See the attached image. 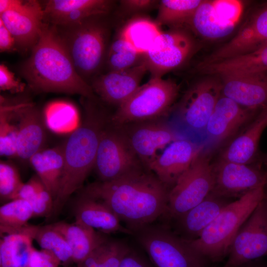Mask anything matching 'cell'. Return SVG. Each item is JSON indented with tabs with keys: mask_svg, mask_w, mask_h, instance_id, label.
<instances>
[{
	"mask_svg": "<svg viewBox=\"0 0 267 267\" xmlns=\"http://www.w3.org/2000/svg\"><path fill=\"white\" fill-rule=\"evenodd\" d=\"M232 201L210 193L199 204L183 215L161 222L168 225L177 234L188 241L199 237L204 230Z\"/></svg>",
	"mask_w": 267,
	"mask_h": 267,
	"instance_id": "cell-20",
	"label": "cell"
},
{
	"mask_svg": "<svg viewBox=\"0 0 267 267\" xmlns=\"http://www.w3.org/2000/svg\"><path fill=\"white\" fill-rule=\"evenodd\" d=\"M210 154L204 150L170 190L165 214L159 220L165 222L177 218L201 202L213 187Z\"/></svg>",
	"mask_w": 267,
	"mask_h": 267,
	"instance_id": "cell-9",
	"label": "cell"
},
{
	"mask_svg": "<svg viewBox=\"0 0 267 267\" xmlns=\"http://www.w3.org/2000/svg\"><path fill=\"white\" fill-rule=\"evenodd\" d=\"M16 44L13 36L0 20V50L1 52L10 51Z\"/></svg>",
	"mask_w": 267,
	"mask_h": 267,
	"instance_id": "cell-45",
	"label": "cell"
},
{
	"mask_svg": "<svg viewBox=\"0 0 267 267\" xmlns=\"http://www.w3.org/2000/svg\"><path fill=\"white\" fill-rule=\"evenodd\" d=\"M39 226L29 225L21 232L6 234L0 240V267H27L32 241Z\"/></svg>",
	"mask_w": 267,
	"mask_h": 267,
	"instance_id": "cell-30",
	"label": "cell"
},
{
	"mask_svg": "<svg viewBox=\"0 0 267 267\" xmlns=\"http://www.w3.org/2000/svg\"><path fill=\"white\" fill-rule=\"evenodd\" d=\"M45 126L58 134L72 133L80 125L78 111L71 103L62 100L48 103L44 109Z\"/></svg>",
	"mask_w": 267,
	"mask_h": 267,
	"instance_id": "cell-32",
	"label": "cell"
},
{
	"mask_svg": "<svg viewBox=\"0 0 267 267\" xmlns=\"http://www.w3.org/2000/svg\"><path fill=\"white\" fill-rule=\"evenodd\" d=\"M104 16L90 17L68 26H56L77 73L88 84L106 58L108 29L101 19Z\"/></svg>",
	"mask_w": 267,
	"mask_h": 267,
	"instance_id": "cell-7",
	"label": "cell"
},
{
	"mask_svg": "<svg viewBox=\"0 0 267 267\" xmlns=\"http://www.w3.org/2000/svg\"><path fill=\"white\" fill-rule=\"evenodd\" d=\"M31 49L21 71L33 90L96 99L91 86L77 73L56 26L43 21L39 39Z\"/></svg>",
	"mask_w": 267,
	"mask_h": 267,
	"instance_id": "cell-2",
	"label": "cell"
},
{
	"mask_svg": "<svg viewBox=\"0 0 267 267\" xmlns=\"http://www.w3.org/2000/svg\"><path fill=\"white\" fill-rule=\"evenodd\" d=\"M266 186L267 187V184L266 185ZM265 197L267 198V189L265 187Z\"/></svg>",
	"mask_w": 267,
	"mask_h": 267,
	"instance_id": "cell-48",
	"label": "cell"
},
{
	"mask_svg": "<svg viewBox=\"0 0 267 267\" xmlns=\"http://www.w3.org/2000/svg\"><path fill=\"white\" fill-rule=\"evenodd\" d=\"M147 69L142 62L131 68L108 71L94 78L91 86L104 102L118 107L128 99L140 86Z\"/></svg>",
	"mask_w": 267,
	"mask_h": 267,
	"instance_id": "cell-21",
	"label": "cell"
},
{
	"mask_svg": "<svg viewBox=\"0 0 267 267\" xmlns=\"http://www.w3.org/2000/svg\"><path fill=\"white\" fill-rule=\"evenodd\" d=\"M34 239L42 249L52 253L62 262L72 260V250L64 236L51 224L39 226Z\"/></svg>",
	"mask_w": 267,
	"mask_h": 267,
	"instance_id": "cell-37",
	"label": "cell"
},
{
	"mask_svg": "<svg viewBox=\"0 0 267 267\" xmlns=\"http://www.w3.org/2000/svg\"><path fill=\"white\" fill-rule=\"evenodd\" d=\"M44 187V185L38 176H34L26 183H23L13 200L20 199L29 202Z\"/></svg>",
	"mask_w": 267,
	"mask_h": 267,
	"instance_id": "cell-43",
	"label": "cell"
},
{
	"mask_svg": "<svg viewBox=\"0 0 267 267\" xmlns=\"http://www.w3.org/2000/svg\"><path fill=\"white\" fill-rule=\"evenodd\" d=\"M18 124L17 157L29 161L36 153L42 150L45 132L44 116L31 103L19 102L12 111Z\"/></svg>",
	"mask_w": 267,
	"mask_h": 267,
	"instance_id": "cell-22",
	"label": "cell"
},
{
	"mask_svg": "<svg viewBox=\"0 0 267 267\" xmlns=\"http://www.w3.org/2000/svg\"><path fill=\"white\" fill-rule=\"evenodd\" d=\"M143 166L122 132L110 122L101 134L93 167L99 181L116 179Z\"/></svg>",
	"mask_w": 267,
	"mask_h": 267,
	"instance_id": "cell-10",
	"label": "cell"
},
{
	"mask_svg": "<svg viewBox=\"0 0 267 267\" xmlns=\"http://www.w3.org/2000/svg\"><path fill=\"white\" fill-rule=\"evenodd\" d=\"M60 262L50 252L33 247L27 267H57Z\"/></svg>",
	"mask_w": 267,
	"mask_h": 267,
	"instance_id": "cell-40",
	"label": "cell"
},
{
	"mask_svg": "<svg viewBox=\"0 0 267 267\" xmlns=\"http://www.w3.org/2000/svg\"><path fill=\"white\" fill-rule=\"evenodd\" d=\"M263 162H264V164L267 167V155H266L265 156H264V159H263Z\"/></svg>",
	"mask_w": 267,
	"mask_h": 267,
	"instance_id": "cell-47",
	"label": "cell"
},
{
	"mask_svg": "<svg viewBox=\"0 0 267 267\" xmlns=\"http://www.w3.org/2000/svg\"><path fill=\"white\" fill-rule=\"evenodd\" d=\"M157 3L152 0H124L120 1L121 7L124 11L132 13L149 10Z\"/></svg>",
	"mask_w": 267,
	"mask_h": 267,
	"instance_id": "cell-44",
	"label": "cell"
},
{
	"mask_svg": "<svg viewBox=\"0 0 267 267\" xmlns=\"http://www.w3.org/2000/svg\"><path fill=\"white\" fill-rule=\"evenodd\" d=\"M0 20L20 47H32L38 41L43 24L44 11L36 0H1Z\"/></svg>",
	"mask_w": 267,
	"mask_h": 267,
	"instance_id": "cell-18",
	"label": "cell"
},
{
	"mask_svg": "<svg viewBox=\"0 0 267 267\" xmlns=\"http://www.w3.org/2000/svg\"><path fill=\"white\" fill-rule=\"evenodd\" d=\"M260 111L244 107L222 94L207 124L204 150L211 154L225 143H229Z\"/></svg>",
	"mask_w": 267,
	"mask_h": 267,
	"instance_id": "cell-13",
	"label": "cell"
},
{
	"mask_svg": "<svg viewBox=\"0 0 267 267\" xmlns=\"http://www.w3.org/2000/svg\"><path fill=\"white\" fill-rule=\"evenodd\" d=\"M116 127L125 135L142 164L148 169L169 144L183 138L167 121L163 119Z\"/></svg>",
	"mask_w": 267,
	"mask_h": 267,
	"instance_id": "cell-14",
	"label": "cell"
},
{
	"mask_svg": "<svg viewBox=\"0 0 267 267\" xmlns=\"http://www.w3.org/2000/svg\"><path fill=\"white\" fill-rule=\"evenodd\" d=\"M76 222L105 234L120 233L133 235L114 212L102 201L82 193L74 207Z\"/></svg>",
	"mask_w": 267,
	"mask_h": 267,
	"instance_id": "cell-26",
	"label": "cell"
},
{
	"mask_svg": "<svg viewBox=\"0 0 267 267\" xmlns=\"http://www.w3.org/2000/svg\"><path fill=\"white\" fill-rule=\"evenodd\" d=\"M222 94L221 78L206 75L186 91L171 111L168 123L182 138L203 143L208 120Z\"/></svg>",
	"mask_w": 267,
	"mask_h": 267,
	"instance_id": "cell-4",
	"label": "cell"
},
{
	"mask_svg": "<svg viewBox=\"0 0 267 267\" xmlns=\"http://www.w3.org/2000/svg\"><path fill=\"white\" fill-rule=\"evenodd\" d=\"M9 115L0 112V154L1 156L12 158L17 157V125L10 122Z\"/></svg>",
	"mask_w": 267,
	"mask_h": 267,
	"instance_id": "cell-39",
	"label": "cell"
},
{
	"mask_svg": "<svg viewBox=\"0 0 267 267\" xmlns=\"http://www.w3.org/2000/svg\"><path fill=\"white\" fill-rule=\"evenodd\" d=\"M65 238L72 251V260L82 263L96 247L109 237L107 234L75 222L51 224Z\"/></svg>",
	"mask_w": 267,
	"mask_h": 267,
	"instance_id": "cell-28",
	"label": "cell"
},
{
	"mask_svg": "<svg viewBox=\"0 0 267 267\" xmlns=\"http://www.w3.org/2000/svg\"><path fill=\"white\" fill-rule=\"evenodd\" d=\"M267 45V2L253 7L236 35L198 65L217 62L256 51Z\"/></svg>",
	"mask_w": 267,
	"mask_h": 267,
	"instance_id": "cell-12",
	"label": "cell"
},
{
	"mask_svg": "<svg viewBox=\"0 0 267 267\" xmlns=\"http://www.w3.org/2000/svg\"><path fill=\"white\" fill-rule=\"evenodd\" d=\"M267 256V198L260 201L241 225L222 267H234Z\"/></svg>",
	"mask_w": 267,
	"mask_h": 267,
	"instance_id": "cell-11",
	"label": "cell"
},
{
	"mask_svg": "<svg viewBox=\"0 0 267 267\" xmlns=\"http://www.w3.org/2000/svg\"><path fill=\"white\" fill-rule=\"evenodd\" d=\"M265 186L253 190L227 205L192 245L212 263L227 257L241 225L265 196Z\"/></svg>",
	"mask_w": 267,
	"mask_h": 267,
	"instance_id": "cell-6",
	"label": "cell"
},
{
	"mask_svg": "<svg viewBox=\"0 0 267 267\" xmlns=\"http://www.w3.org/2000/svg\"><path fill=\"white\" fill-rule=\"evenodd\" d=\"M204 149L203 143L180 138L169 144L148 169L170 190Z\"/></svg>",
	"mask_w": 267,
	"mask_h": 267,
	"instance_id": "cell-19",
	"label": "cell"
},
{
	"mask_svg": "<svg viewBox=\"0 0 267 267\" xmlns=\"http://www.w3.org/2000/svg\"><path fill=\"white\" fill-rule=\"evenodd\" d=\"M112 1L106 0H50L43 8V21L65 27L88 18L107 14Z\"/></svg>",
	"mask_w": 267,
	"mask_h": 267,
	"instance_id": "cell-23",
	"label": "cell"
},
{
	"mask_svg": "<svg viewBox=\"0 0 267 267\" xmlns=\"http://www.w3.org/2000/svg\"><path fill=\"white\" fill-rule=\"evenodd\" d=\"M195 47V42L187 31L183 28H171L161 32L144 54L143 62L152 77L162 78L184 63Z\"/></svg>",
	"mask_w": 267,
	"mask_h": 267,
	"instance_id": "cell-15",
	"label": "cell"
},
{
	"mask_svg": "<svg viewBox=\"0 0 267 267\" xmlns=\"http://www.w3.org/2000/svg\"><path fill=\"white\" fill-rule=\"evenodd\" d=\"M169 192L143 166L112 180L92 182L82 193L102 201L133 231L158 221L165 214Z\"/></svg>",
	"mask_w": 267,
	"mask_h": 267,
	"instance_id": "cell-1",
	"label": "cell"
},
{
	"mask_svg": "<svg viewBox=\"0 0 267 267\" xmlns=\"http://www.w3.org/2000/svg\"><path fill=\"white\" fill-rule=\"evenodd\" d=\"M32 217H34L33 208L26 200L17 199L4 204L0 208V234L25 230Z\"/></svg>",
	"mask_w": 267,
	"mask_h": 267,
	"instance_id": "cell-35",
	"label": "cell"
},
{
	"mask_svg": "<svg viewBox=\"0 0 267 267\" xmlns=\"http://www.w3.org/2000/svg\"><path fill=\"white\" fill-rule=\"evenodd\" d=\"M219 77L223 96L250 109L267 107V72Z\"/></svg>",
	"mask_w": 267,
	"mask_h": 267,
	"instance_id": "cell-24",
	"label": "cell"
},
{
	"mask_svg": "<svg viewBox=\"0 0 267 267\" xmlns=\"http://www.w3.org/2000/svg\"><path fill=\"white\" fill-rule=\"evenodd\" d=\"M119 267H155L149 258L140 250L131 244L129 250L123 258Z\"/></svg>",
	"mask_w": 267,
	"mask_h": 267,
	"instance_id": "cell-41",
	"label": "cell"
},
{
	"mask_svg": "<svg viewBox=\"0 0 267 267\" xmlns=\"http://www.w3.org/2000/svg\"><path fill=\"white\" fill-rule=\"evenodd\" d=\"M201 75L219 77L236 76L267 72V45L248 54L217 62L197 65Z\"/></svg>",
	"mask_w": 267,
	"mask_h": 267,
	"instance_id": "cell-27",
	"label": "cell"
},
{
	"mask_svg": "<svg viewBox=\"0 0 267 267\" xmlns=\"http://www.w3.org/2000/svg\"><path fill=\"white\" fill-rule=\"evenodd\" d=\"M267 127V107L260 111L251 123L222 151L219 158L244 164H254L259 157V144Z\"/></svg>",
	"mask_w": 267,
	"mask_h": 267,
	"instance_id": "cell-25",
	"label": "cell"
},
{
	"mask_svg": "<svg viewBox=\"0 0 267 267\" xmlns=\"http://www.w3.org/2000/svg\"><path fill=\"white\" fill-rule=\"evenodd\" d=\"M130 246L125 239L109 237L80 264L82 267H119Z\"/></svg>",
	"mask_w": 267,
	"mask_h": 267,
	"instance_id": "cell-34",
	"label": "cell"
},
{
	"mask_svg": "<svg viewBox=\"0 0 267 267\" xmlns=\"http://www.w3.org/2000/svg\"><path fill=\"white\" fill-rule=\"evenodd\" d=\"M243 9L241 1L203 0L187 25L204 39H220L232 33Z\"/></svg>",
	"mask_w": 267,
	"mask_h": 267,
	"instance_id": "cell-17",
	"label": "cell"
},
{
	"mask_svg": "<svg viewBox=\"0 0 267 267\" xmlns=\"http://www.w3.org/2000/svg\"><path fill=\"white\" fill-rule=\"evenodd\" d=\"M213 187L211 193L224 198H239L267 184V171L259 164H244L222 159L212 163Z\"/></svg>",
	"mask_w": 267,
	"mask_h": 267,
	"instance_id": "cell-16",
	"label": "cell"
},
{
	"mask_svg": "<svg viewBox=\"0 0 267 267\" xmlns=\"http://www.w3.org/2000/svg\"><path fill=\"white\" fill-rule=\"evenodd\" d=\"M203 0H162L159 3L156 22L171 28L187 25Z\"/></svg>",
	"mask_w": 267,
	"mask_h": 267,
	"instance_id": "cell-33",
	"label": "cell"
},
{
	"mask_svg": "<svg viewBox=\"0 0 267 267\" xmlns=\"http://www.w3.org/2000/svg\"><path fill=\"white\" fill-rule=\"evenodd\" d=\"M134 240L155 267H213L189 241L157 221L132 231Z\"/></svg>",
	"mask_w": 267,
	"mask_h": 267,
	"instance_id": "cell-5",
	"label": "cell"
},
{
	"mask_svg": "<svg viewBox=\"0 0 267 267\" xmlns=\"http://www.w3.org/2000/svg\"><path fill=\"white\" fill-rule=\"evenodd\" d=\"M179 90L170 79L151 77L111 115V123L127 124L162 119L168 116Z\"/></svg>",
	"mask_w": 267,
	"mask_h": 267,
	"instance_id": "cell-8",
	"label": "cell"
},
{
	"mask_svg": "<svg viewBox=\"0 0 267 267\" xmlns=\"http://www.w3.org/2000/svg\"><path fill=\"white\" fill-rule=\"evenodd\" d=\"M25 85L21 83L7 67L3 64L0 65V89L12 93L20 92L24 89Z\"/></svg>",
	"mask_w": 267,
	"mask_h": 267,
	"instance_id": "cell-42",
	"label": "cell"
},
{
	"mask_svg": "<svg viewBox=\"0 0 267 267\" xmlns=\"http://www.w3.org/2000/svg\"><path fill=\"white\" fill-rule=\"evenodd\" d=\"M162 32L156 21L140 17L129 21L119 33L135 50L144 54Z\"/></svg>",
	"mask_w": 267,
	"mask_h": 267,
	"instance_id": "cell-31",
	"label": "cell"
},
{
	"mask_svg": "<svg viewBox=\"0 0 267 267\" xmlns=\"http://www.w3.org/2000/svg\"><path fill=\"white\" fill-rule=\"evenodd\" d=\"M234 267H267V262L261 258L247 262Z\"/></svg>",
	"mask_w": 267,
	"mask_h": 267,
	"instance_id": "cell-46",
	"label": "cell"
},
{
	"mask_svg": "<svg viewBox=\"0 0 267 267\" xmlns=\"http://www.w3.org/2000/svg\"><path fill=\"white\" fill-rule=\"evenodd\" d=\"M143 55L135 50L119 33L107 49L105 61L109 71H122L141 63Z\"/></svg>",
	"mask_w": 267,
	"mask_h": 267,
	"instance_id": "cell-36",
	"label": "cell"
},
{
	"mask_svg": "<svg viewBox=\"0 0 267 267\" xmlns=\"http://www.w3.org/2000/svg\"><path fill=\"white\" fill-rule=\"evenodd\" d=\"M92 100L86 105L84 119L63 145L65 165L59 189L50 217L57 216L70 196L83 184L93 169L101 134L111 116Z\"/></svg>",
	"mask_w": 267,
	"mask_h": 267,
	"instance_id": "cell-3",
	"label": "cell"
},
{
	"mask_svg": "<svg viewBox=\"0 0 267 267\" xmlns=\"http://www.w3.org/2000/svg\"><path fill=\"white\" fill-rule=\"evenodd\" d=\"M17 169L10 163H0V196L3 200H13L23 184Z\"/></svg>",
	"mask_w": 267,
	"mask_h": 267,
	"instance_id": "cell-38",
	"label": "cell"
},
{
	"mask_svg": "<svg viewBox=\"0 0 267 267\" xmlns=\"http://www.w3.org/2000/svg\"><path fill=\"white\" fill-rule=\"evenodd\" d=\"M29 162L54 201L59 189L64 169L63 146L42 149L34 154Z\"/></svg>",
	"mask_w": 267,
	"mask_h": 267,
	"instance_id": "cell-29",
	"label": "cell"
}]
</instances>
